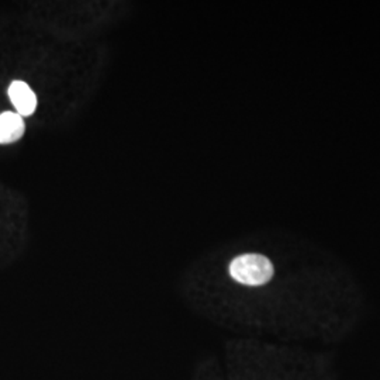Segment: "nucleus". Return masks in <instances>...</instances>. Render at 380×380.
<instances>
[{
  "mask_svg": "<svg viewBox=\"0 0 380 380\" xmlns=\"http://www.w3.org/2000/svg\"><path fill=\"white\" fill-rule=\"evenodd\" d=\"M230 275L242 285L261 286L272 279L273 265L263 255L245 254L237 256L230 263Z\"/></svg>",
  "mask_w": 380,
  "mask_h": 380,
  "instance_id": "f257e3e1",
  "label": "nucleus"
},
{
  "mask_svg": "<svg viewBox=\"0 0 380 380\" xmlns=\"http://www.w3.org/2000/svg\"><path fill=\"white\" fill-rule=\"evenodd\" d=\"M8 97L21 117L31 116L37 109V96L32 89L23 81H14L8 86Z\"/></svg>",
  "mask_w": 380,
  "mask_h": 380,
  "instance_id": "f03ea898",
  "label": "nucleus"
},
{
  "mask_svg": "<svg viewBox=\"0 0 380 380\" xmlns=\"http://www.w3.org/2000/svg\"><path fill=\"white\" fill-rule=\"evenodd\" d=\"M25 131L24 120L20 114L4 112L0 114V144H11L18 141Z\"/></svg>",
  "mask_w": 380,
  "mask_h": 380,
  "instance_id": "7ed1b4c3",
  "label": "nucleus"
}]
</instances>
